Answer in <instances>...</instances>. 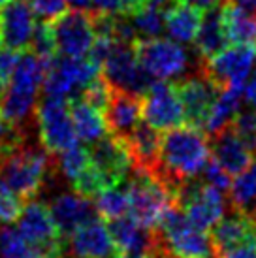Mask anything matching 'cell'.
I'll return each mask as SVG.
<instances>
[{"mask_svg": "<svg viewBox=\"0 0 256 258\" xmlns=\"http://www.w3.org/2000/svg\"><path fill=\"white\" fill-rule=\"evenodd\" d=\"M209 158L211 145L206 134L190 124H179L160 138L158 166L153 175L177 198L179 188L188 179L198 177Z\"/></svg>", "mask_w": 256, "mask_h": 258, "instance_id": "cell-1", "label": "cell"}, {"mask_svg": "<svg viewBox=\"0 0 256 258\" xmlns=\"http://www.w3.org/2000/svg\"><path fill=\"white\" fill-rule=\"evenodd\" d=\"M55 170L57 158L43 145L25 144L0 160V179L23 200H34Z\"/></svg>", "mask_w": 256, "mask_h": 258, "instance_id": "cell-2", "label": "cell"}, {"mask_svg": "<svg viewBox=\"0 0 256 258\" xmlns=\"http://www.w3.org/2000/svg\"><path fill=\"white\" fill-rule=\"evenodd\" d=\"M45 64L34 51L19 55L12 79L4 94L0 96V113L6 119L29 126V119L36 111L38 91L43 83Z\"/></svg>", "mask_w": 256, "mask_h": 258, "instance_id": "cell-3", "label": "cell"}, {"mask_svg": "<svg viewBox=\"0 0 256 258\" xmlns=\"http://www.w3.org/2000/svg\"><path fill=\"white\" fill-rule=\"evenodd\" d=\"M158 252L166 258H211V234L198 228L179 206H171L158 222Z\"/></svg>", "mask_w": 256, "mask_h": 258, "instance_id": "cell-4", "label": "cell"}, {"mask_svg": "<svg viewBox=\"0 0 256 258\" xmlns=\"http://www.w3.org/2000/svg\"><path fill=\"white\" fill-rule=\"evenodd\" d=\"M130 172L132 177L124 185L128 194V213L143 226L157 228L164 213L171 206H177L175 198L168 190V186L160 183L155 175L136 170Z\"/></svg>", "mask_w": 256, "mask_h": 258, "instance_id": "cell-5", "label": "cell"}, {"mask_svg": "<svg viewBox=\"0 0 256 258\" xmlns=\"http://www.w3.org/2000/svg\"><path fill=\"white\" fill-rule=\"evenodd\" d=\"M102 68L91 57L81 58H49L43 76V93L45 96L72 100L81 94L94 78H98Z\"/></svg>", "mask_w": 256, "mask_h": 258, "instance_id": "cell-6", "label": "cell"}, {"mask_svg": "<svg viewBox=\"0 0 256 258\" xmlns=\"http://www.w3.org/2000/svg\"><path fill=\"white\" fill-rule=\"evenodd\" d=\"M140 64L158 81H170L186 76L190 58L179 42L164 38H140L134 42Z\"/></svg>", "mask_w": 256, "mask_h": 258, "instance_id": "cell-7", "label": "cell"}, {"mask_svg": "<svg viewBox=\"0 0 256 258\" xmlns=\"http://www.w3.org/2000/svg\"><path fill=\"white\" fill-rule=\"evenodd\" d=\"M102 76L109 81L111 87L128 91L132 94L143 96L157 81L136 57L134 43L115 40L109 53L102 62Z\"/></svg>", "mask_w": 256, "mask_h": 258, "instance_id": "cell-8", "label": "cell"}, {"mask_svg": "<svg viewBox=\"0 0 256 258\" xmlns=\"http://www.w3.org/2000/svg\"><path fill=\"white\" fill-rule=\"evenodd\" d=\"M177 206L198 228L211 230L226 213V198L217 186L209 185L202 177L188 179L177 192Z\"/></svg>", "mask_w": 256, "mask_h": 258, "instance_id": "cell-9", "label": "cell"}, {"mask_svg": "<svg viewBox=\"0 0 256 258\" xmlns=\"http://www.w3.org/2000/svg\"><path fill=\"white\" fill-rule=\"evenodd\" d=\"M36 121L40 130V142L49 153L58 155L78 145L79 138L74 128L66 98L43 96L36 108Z\"/></svg>", "mask_w": 256, "mask_h": 258, "instance_id": "cell-10", "label": "cell"}, {"mask_svg": "<svg viewBox=\"0 0 256 258\" xmlns=\"http://www.w3.org/2000/svg\"><path fill=\"white\" fill-rule=\"evenodd\" d=\"M55 49L60 57L81 58L87 57L96 40L93 15L89 10H72L58 15L51 25Z\"/></svg>", "mask_w": 256, "mask_h": 258, "instance_id": "cell-11", "label": "cell"}, {"mask_svg": "<svg viewBox=\"0 0 256 258\" xmlns=\"http://www.w3.org/2000/svg\"><path fill=\"white\" fill-rule=\"evenodd\" d=\"M256 62V45L234 43L207 60H200V68L221 89L245 85Z\"/></svg>", "mask_w": 256, "mask_h": 258, "instance_id": "cell-12", "label": "cell"}, {"mask_svg": "<svg viewBox=\"0 0 256 258\" xmlns=\"http://www.w3.org/2000/svg\"><path fill=\"white\" fill-rule=\"evenodd\" d=\"M177 94L183 104V113H185V122L196 128L206 126V121L211 109H213L217 96L221 93V87L209 79L202 72L198 66V72L190 76H183L179 83H175Z\"/></svg>", "mask_w": 256, "mask_h": 258, "instance_id": "cell-13", "label": "cell"}, {"mask_svg": "<svg viewBox=\"0 0 256 258\" xmlns=\"http://www.w3.org/2000/svg\"><path fill=\"white\" fill-rule=\"evenodd\" d=\"M142 117L157 130H170L185 122L183 104L175 85L157 79L145 93V98H142Z\"/></svg>", "mask_w": 256, "mask_h": 258, "instance_id": "cell-14", "label": "cell"}, {"mask_svg": "<svg viewBox=\"0 0 256 258\" xmlns=\"http://www.w3.org/2000/svg\"><path fill=\"white\" fill-rule=\"evenodd\" d=\"M87 151H89L91 164L100 175L106 188L124 183L128 172L132 168V162H130L126 147L119 138L104 136L102 140L91 144Z\"/></svg>", "mask_w": 256, "mask_h": 258, "instance_id": "cell-15", "label": "cell"}, {"mask_svg": "<svg viewBox=\"0 0 256 258\" xmlns=\"http://www.w3.org/2000/svg\"><path fill=\"white\" fill-rule=\"evenodd\" d=\"M36 30V14L25 0H10L0 8V47L25 51Z\"/></svg>", "mask_w": 256, "mask_h": 258, "instance_id": "cell-16", "label": "cell"}, {"mask_svg": "<svg viewBox=\"0 0 256 258\" xmlns=\"http://www.w3.org/2000/svg\"><path fill=\"white\" fill-rule=\"evenodd\" d=\"M119 254L111 232L102 219L81 224L68 236L66 256L68 258H111Z\"/></svg>", "mask_w": 256, "mask_h": 258, "instance_id": "cell-17", "label": "cell"}, {"mask_svg": "<svg viewBox=\"0 0 256 258\" xmlns=\"http://www.w3.org/2000/svg\"><path fill=\"white\" fill-rule=\"evenodd\" d=\"M107 228L111 232L117 251L130 258H149L155 256L158 247V236L155 228H147L132 219L122 215L109 221Z\"/></svg>", "mask_w": 256, "mask_h": 258, "instance_id": "cell-18", "label": "cell"}, {"mask_svg": "<svg viewBox=\"0 0 256 258\" xmlns=\"http://www.w3.org/2000/svg\"><path fill=\"white\" fill-rule=\"evenodd\" d=\"M104 117H106L107 130L111 132V136L119 138V140L126 138L140 124L142 96L111 87L109 100L104 109Z\"/></svg>", "mask_w": 256, "mask_h": 258, "instance_id": "cell-19", "label": "cell"}, {"mask_svg": "<svg viewBox=\"0 0 256 258\" xmlns=\"http://www.w3.org/2000/svg\"><path fill=\"white\" fill-rule=\"evenodd\" d=\"M49 213L62 237H68L81 224L98 217L94 202L89 200V196H83L76 190L58 194L57 198L51 202Z\"/></svg>", "mask_w": 256, "mask_h": 258, "instance_id": "cell-20", "label": "cell"}, {"mask_svg": "<svg viewBox=\"0 0 256 258\" xmlns=\"http://www.w3.org/2000/svg\"><path fill=\"white\" fill-rule=\"evenodd\" d=\"M128 151L132 162L130 170L145 173H155L160 155V134L157 128L149 126L147 122H140L126 138L121 140Z\"/></svg>", "mask_w": 256, "mask_h": 258, "instance_id": "cell-21", "label": "cell"}, {"mask_svg": "<svg viewBox=\"0 0 256 258\" xmlns=\"http://www.w3.org/2000/svg\"><path fill=\"white\" fill-rule=\"evenodd\" d=\"M209 145H211V157L232 177H235L237 173H241L252 162V158H254L252 151L232 130L230 124L224 126L222 130H219V132H215L213 136H211Z\"/></svg>", "mask_w": 256, "mask_h": 258, "instance_id": "cell-22", "label": "cell"}, {"mask_svg": "<svg viewBox=\"0 0 256 258\" xmlns=\"http://www.w3.org/2000/svg\"><path fill=\"white\" fill-rule=\"evenodd\" d=\"M256 236V221L254 217L237 208H230L222 219L213 226L211 232V241H213L215 252L226 251L234 245L241 243L245 239Z\"/></svg>", "mask_w": 256, "mask_h": 258, "instance_id": "cell-23", "label": "cell"}, {"mask_svg": "<svg viewBox=\"0 0 256 258\" xmlns=\"http://www.w3.org/2000/svg\"><path fill=\"white\" fill-rule=\"evenodd\" d=\"M194 51L200 60L215 57L228 45L226 30L222 23V10L221 6L207 10L202 15V25L198 29V34L194 38Z\"/></svg>", "mask_w": 256, "mask_h": 258, "instance_id": "cell-24", "label": "cell"}, {"mask_svg": "<svg viewBox=\"0 0 256 258\" xmlns=\"http://www.w3.org/2000/svg\"><path fill=\"white\" fill-rule=\"evenodd\" d=\"M202 25V12L196 8L173 0L164 10V30L173 42L192 43Z\"/></svg>", "mask_w": 256, "mask_h": 258, "instance_id": "cell-25", "label": "cell"}, {"mask_svg": "<svg viewBox=\"0 0 256 258\" xmlns=\"http://www.w3.org/2000/svg\"><path fill=\"white\" fill-rule=\"evenodd\" d=\"M68 108H70V117L74 122V128H76V134L81 142L91 145L107 136L109 130H107L104 111L91 106L89 102H85L79 96L68 100Z\"/></svg>", "mask_w": 256, "mask_h": 258, "instance_id": "cell-26", "label": "cell"}, {"mask_svg": "<svg viewBox=\"0 0 256 258\" xmlns=\"http://www.w3.org/2000/svg\"><path fill=\"white\" fill-rule=\"evenodd\" d=\"M243 91H245V85H234L221 89L213 109L207 117L206 126H204V132L207 136H213L215 132H219V130H222L232 122V119L235 117V113L239 111V106H241Z\"/></svg>", "mask_w": 256, "mask_h": 258, "instance_id": "cell-27", "label": "cell"}, {"mask_svg": "<svg viewBox=\"0 0 256 258\" xmlns=\"http://www.w3.org/2000/svg\"><path fill=\"white\" fill-rule=\"evenodd\" d=\"M221 10L228 43L256 45V14H249L226 4H221Z\"/></svg>", "mask_w": 256, "mask_h": 258, "instance_id": "cell-28", "label": "cell"}, {"mask_svg": "<svg viewBox=\"0 0 256 258\" xmlns=\"http://www.w3.org/2000/svg\"><path fill=\"white\" fill-rule=\"evenodd\" d=\"M230 202L237 209H243L250 215H256V157L241 173L232 179Z\"/></svg>", "mask_w": 256, "mask_h": 258, "instance_id": "cell-29", "label": "cell"}, {"mask_svg": "<svg viewBox=\"0 0 256 258\" xmlns=\"http://www.w3.org/2000/svg\"><path fill=\"white\" fill-rule=\"evenodd\" d=\"M94 208L98 213L100 219H106V221H113L119 217L126 215L128 213V194L126 186L113 185L107 186L104 190H100L94 196Z\"/></svg>", "mask_w": 256, "mask_h": 258, "instance_id": "cell-30", "label": "cell"}, {"mask_svg": "<svg viewBox=\"0 0 256 258\" xmlns=\"http://www.w3.org/2000/svg\"><path fill=\"white\" fill-rule=\"evenodd\" d=\"M164 10L157 4L147 2L143 8L136 10L134 14L128 15V19L134 27L138 40L140 38H157L164 30Z\"/></svg>", "mask_w": 256, "mask_h": 258, "instance_id": "cell-31", "label": "cell"}, {"mask_svg": "<svg viewBox=\"0 0 256 258\" xmlns=\"http://www.w3.org/2000/svg\"><path fill=\"white\" fill-rule=\"evenodd\" d=\"M0 258H42L40 252L10 224L0 226Z\"/></svg>", "mask_w": 256, "mask_h": 258, "instance_id": "cell-32", "label": "cell"}, {"mask_svg": "<svg viewBox=\"0 0 256 258\" xmlns=\"http://www.w3.org/2000/svg\"><path fill=\"white\" fill-rule=\"evenodd\" d=\"M89 162H91L89 151H87L85 147H81V145H74L70 149L58 153L57 168L62 172V175L66 179L74 183V181L78 179L79 175L87 170Z\"/></svg>", "mask_w": 256, "mask_h": 258, "instance_id": "cell-33", "label": "cell"}, {"mask_svg": "<svg viewBox=\"0 0 256 258\" xmlns=\"http://www.w3.org/2000/svg\"><path fill=\"white\" fill-rule=\"evenodd\" d=\"M29 140V126L6 119L0 113V160L19 149Z\"/></svg>", "mask_w": 256, "mask_h": 258, "instance_id": "cell-34", "label": "cell"}, {"mask_svg": "<svg viewBox=\"0 0 256 258\" xmlns=\"http://www.w3.org/2000/svg\"><path fill=\"white\" fill-rule=\"evenodd\" d=\"M230 126L256 157V111H237Z\"/></svg>", "mask_w": 256, "mask_h": 258, "instance_id": "cell-35", "label": "cell"}, {"mask_svg": "<svg viewBox=\"0 0 256 258\" xmlns=\"http://www.w3.org/2000/svg\"><path fill=\"white\" fill-rule=\"evenodd\" d=\"M23 198L12 190L10 186L0 179V222L2 224H12L17 221V217L23 209Z\"/></svg>", "mask_w": 256, "mask_h": 258, "instance_id": "cell-36", "label": "cell"}, {"mask_svg": "<svg viewBox=\"0 0 256 258\" xmlns=\"http://www.w3.org/2000/svg\"><path fill=\"white\" fill-rule=\"evenodd\" d=\"M30 47L43 60H49V58L55 57L57 49H55V40H53V30H51L49 23H36V30L32 42H30Z\"/></svg>", "mask_w": 256, "mask_h": 258, "instance_id": "cell-37", "label": "cell"}, {"mask_svg": "<svg viewBox=\"0 0 256 258\" xmlns=\"http://www.w3.org/2000/svg\"><path fill=\"white\" fill-rule=\"evenodd\" d=\"M202 179L209 183V185L217 186L219 190L222 192H230V186H232V175L222 168L213 157L207 160V164L204 166V170H202Z\"/></svg>", "mask_w": 256, "mask_h": 258, "instance_id": "cell-38", "label": "cell"}, {"mask_svg": "<svg viewBox=\"0 0 256 258\" xmlns=\"http://www.w3.org/2000/svg\"><path fill=\"white\" fill-rule=\"evenodd\" d=\"M42 21H55L68 8L66 0H25Z\"/></svg>", "mask_w": 256, "mask_h": 258, "instance_id": "cell-39", "label": "cell"}, {"mask_svg": "<svg viewBox=\"0 0 256 258\" xmlns=\"http://www.w3.org/2000/svg\"><path fill=\"white\" fill-rule=\"evenodd\" d=\"M19 60V53L10 51L6 47H0V96L4 94L8 83L12 79V74L15 70V64Z\"/></svg>", "mask_w": 256, "mask_h": 258, "instance_id": "cell-40", "label": "cell"}, {"mask_svg": "<svg viewBox=\"0 0 256 258\" xmlns=\"http://www.w3.org/2000/svg\"><path fill=\"white\" fill-rule=\"evenodd\" d=\"M93 14L100 15H128L130 6L128 0H91ZM91 12V10H89Z\"/></svg>", "mask_w": 256, "mask_h": 258, "instance_id": "cell-41", "label": "cell"}, {"mask_svg": "<svg viewBox=\"0 0 256 258\" xmlns=\"http://www.w3.org/2000/svg\"><path fill=\"white\" fill-rule=\"evenodd\" d=\"M219 258H256V236L217 254Z\"/></svg>", "mask_w": 256, "mask_h": 258, "instance_id": "cell-42", "label": "cell"}, {"mask_svg": "<svg viewBox=\"0 0 256 258\" xmlns=\"http://www.w3.org/2000/svg\"><path fill=\"white\" fill-rule=\"evenodd\" d=\"M243 96L245 100L249 102V106L256 111V66L252 68V74H250L249 83H245V91H243Z\"/></svg>", "mask_w": 256, "mask_h": 258, "instance_id": "cell-43", "label": "cell"}, {"mask_svg": "<svg viewBox=\"0 0 256 258\" xmlns=\"http://www.w3.org/2000/svg\"><path fill=\"white\" fill-rule=\"evenodd\" d=\"M179 2H183V4H188V6L196 8L200 10L202 14L207 12V10H213V8L221 6L222 0H179Z\"/></svg>", "mask_w": 256, "mask_h": 258, "instance_id": "cell-44", "label": "cell"}, {"mask_svg": "<svg viewBox=\"0 0 256 258\" xmlns=\"http://www.w3.org/2000/svg\"><path fill=\"white\" fill-rule=\"evenodd\" d=\"M74 10H89L91 8V0H66Z\"/></svg>", "mask_w": 256, "mask_h": 258, "instance_id": "cell-45", "label": "cell"}, {"mask_svg": "<svg viewBox=\"0 0 256 258\" xmlns=\"http://www.w3.org/2000/svg\"><path fill=\"white\" fill-rule=\"evenodd\" d=\"M149 0H128V6H130V14H134L136 10H140V8H143L145 4H147ZM128 14V15H130Z\"/></svg>", "mask_w": 256, "mask_h": 258, "instance_id": "cell-46", "label": "cell"}, {"mask_svg": "<svg viewBox=\"0 0 256 258\" xmlns=\"http://www.w3.org/2000/svg\"><path fill=\"white\" fill-rule=\"evenodd\" d=\"M8 2H10V0H0V8H4L8 4Z\"/></svg>", "mask_w": 256, "mask_h": 258, "instance_id": "cell-47", "label": "cell"}, {"mask_svg": "<svg viewBox=\"0 0 256 258\" xmlns=\"http://www.w3.org/2000/svg\"><path fill=\"white\" fill-rule=\"evenodd\" d=\"M254 221H256V215H254Z\"/></svg>", "mask_w": 256, "mask_h": 258, "instance_id": "cell-48", "label": "cell"}, {"mask_svg": "<svg viewBox=\"0 0 256 258\" xmlns=\"http://www.w3.org/2000/svg\"><path fill=\"white\" fill-rule=\"evenodd\" d=\"M211 258H213V256H211Z\"/></svg>", "mask_w": 256, "mask_h": 258, "instance_id": "cell-49", "label": "cell"}]
</instances>
